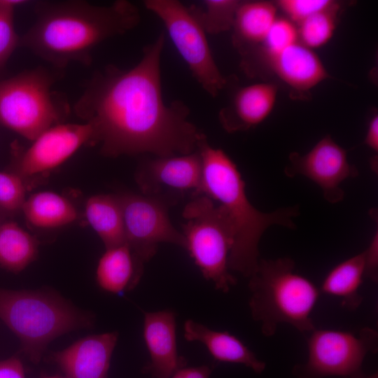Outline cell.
<instances>
[{
  "mask_svg": "<svg viewBox=\"0 0 378 378\" xmlns=\"http://www.w3.org/2000/svg\"><path fill=\"white\" fill-rule=\"evenodd\" d=\"M160 33L144 47L132 68L109 64L95 71L74 105L75 114L91 125L93 144L108 157L150 153L156 157L186 155L197 149L202 134L189 120V108L163 97Z\"/></svg>",
  "mask_w": 378,
  "mask_h": 378,
  "instance_id": "6da1fadb",
  "label": "cell"
},
{
  "mask_svg": "<svg viewBox=\"0 0 378 378\" xmlns=\"http://www.w3.org/2000/svg\"><path fill=\"white\" fill-rule=\"evenodd\" d=\"M35 20L20 36L23 47L62 70L71 62L90 65L104 41L126 34L141 20L139 8L126 0L98 6L85 1H38Z\"/></svg>",
  "mask_w": 378,
  "mask_h": 378,
  "instance_id": "7a4b0ae2",
  "label": "cell"
},
{
  "mask_svg": "<svg viewBox=\"0 0 378 378\" xmlns=\"http://www.w3.org/2000/svg\"><path fill=\"white\" fill-rule=\"evenodd\" d=\"M197 150L202 164V194L218 202L232 230L229 269L250 277L258 265V244L265 231L274 225L295 228L293 219L300 214L299 206L259 211L248 199L235 163L223 150L211 146L204 133Z\"/></svg>",
  "mask_w": 378,
  "mask_h": 378,
  "instance_id": "3957f363",
  "label": "cell"
},
{
  "mask_svg": "<svg viewBox=\"0 0 378 378\" xmlns=\"http://www.w3.org/2000/svg\"><path fill=\"white\" fill-rule=\"evenodd\" d=\"M295 266L288 257L260 259L249 277L251 316L260 323L265 336L274 335L284 323L303 332L315 329L310 314L321 292L310 280L295 273Z\"/></svg>",
  "mask_w": 378,
  "mask_h": 378,
  "instance_id": "277c9868",
  "label": "cell"
},
{
  "mask_svg": "<svg viewBox=\"0 0 378 378\" xmlns=\"http://www.w3.org/2000/svg\"><path fill=\"white\" fill-rule=\"evenodd\" d=\"M0 319L18 337L22 351L35 363L52 340L92 324L91 315L55 293L1 288Z\"/></svg>",
  "mask_w": 378,
  "mask_h": 378,
  "instance_id": "5b68a950",
  "label": "cell"
},
{
  "mask_svg": "<svg viewBox=\"0 0 378 378\" xmlns=\"http://www.w3.org/2000/svg\"><path fill=\"white\" fill-rule=\"evenodd\" d=\"M59 71L38 67L1 79L0 125L32 141L62 123L69 106L52 90Z\"/></svg>",
  "mask_w": 378,
  "mask_h": 378,
  "instance_id": "8992f818",
  "label": "cell"
},
{
  "mask_svg": "<svg viewBox=\"0 0 378 378\" xmlns=\"http://www.w3.org/2000/svg\"><path fill=\"white\" fill-rule=\"evenodd\" d=\"M183 232L186 246L203 276L224 293L237 283L230 273L229 255L232 246L230 224L220 208L208 196L192 197L183 211Z\"/></svg>",
  "mask_w": 378,
  "mask_h": 378,
  "instance_id": "52a82bcc",
  "label": "cell"
},
{
  "mask_svg": "<svg viewBox=\"0 0 378 378\" xmlns=\"http://www.w3.org/2000/svg\"><path fill=\"white\" fill-rule=\"evenodd\" d=\"M147 10L164 24L176 49L201 87L213 97L227 85L219 69L206 33L190 8L177 0H146Z\"/></svg>",
  "mask_w": 378,
  "mask_h": 378,
  "instance_id": "ba28073f",
  "label": "cell"
},
{
  "mask_svg": "<svg viewBox=\"0 0 378 378\" xmlns=\"http://www.w3.org/2000/svg\"><path fill=\"white\" fill-rule=\"evenodd\" d=\"M377 349V332L369 327L358 333L315 328L307 339V361L296 365L293 373L298 378H361L365 356Z\"/></svg>",
  "mask_w": 378,
  "mask_h": 378,
  "instance_id": "9c48e42d",
  "label": "cell"
},
{
  "mask_svg": "<svg viewBox=\"0 0 378 378\" xmlns=\"http://www.w3.org/2000/svg\"><path fill=\"white\" fill-rule=\"evenodd\" d=\"M118 197L126 244L140 262L150 260L160 243H170L186 249L183 234L169 219V209L174 203L162 197L143 194L126 193Z\"/></svg>",
  "mask_w": 378,
  "mask_h": 378,
  "instance_id": "30bf717a",
  "label": "cell"
},
{
  "mask_svg": "<svg viewBox=\"0 0 378 378\" xmlns=\"http://www.w3.org/2000/svg\"><path fill=\"white\" fill-rule=\"evenodd\" d=\"M136 182L143 193L164 198L174 204L186 195L202 194V164L193 153L147 160L139 166Z\"/></svg>",
  "mask_w": 378,
  "mask_h": 378,
  "instance_id": "8fae6325",
  "label": "cell"
},
{
  "mask_svg": "<svg viewBox=\"0 0 378 378\" xmlns=\"http://www.w3.org/2000/svg\"><path fill=\"white\" fill-rule=\"evenodd\" d=\"M284 172L288 177L302 175L309 178L321 188L325 200L332 204L344 199L341 183L358 175V169L348 160L346 150L329 135L305 154L291 153Z\"/></svg>",
  "mask_w": 378,
  "mask_h": 378,
  "instance_id": "7c38bea8",
  "label": "cell"
},
{
  "mask_svg": "<svg viewBox=\"0 0 378 378\" xmlns=\"http://www.w3.org/2000/svg\"><path fill=\"white\" fill-rule=\"evenodd\" d=\"M87 144H93V130L90 124L55 125L33 140L29 147L17 153L14 172L24 178L50 171Z\"/></svg>",
  "mask_w": 378,
  "mask_h": 378,
  "instance_id": "4fadbf2b",
  "label": "cell"
},
{
  "mask_svg": "<svg viewBox=\"0 0 378 378\" xmlns=\"http://www.w3.org/2000/svg\"><path fill=\"white\" fill-rule=\"evenodd\" d=\"M118 334L116 331L84 337L52 354L65 378H107Z\"/></svg>",
  "mask_w": 378,
  "mask_h": 378,
  "instance_id": "5bb4252c",
  "label": "cell"
},
{
  "mask_svg": "<svg viewBox=\"0 0 378 378\" xmlns=\"http://www.w3.org/2000/svg\"><path fill=\"white\" fill-rule=\"evenodd\" d=\"M143 335L150 355L146 372L154 378H170L186 366L185 358L178 354L176 316L172 310L146 312Z\"/></svg>",
  "mask_w": 378,
  "mask_h": 378,
  "instance_id": "9a60e30c",
  "label": "cell"
},
{
  "mask_svg": "<svg viewBox=\"0 0 378 378\" xmlns=\"http://www.w3.org/2000/svg\"><path fill=\"white\" fill-rule=\"evenodd\" d=\"M278 94L276 85L256 83L240 88L218 118L228 132L245 131L264 122L272 113Z\"/></svg>",
  "mask_w": 378,
  "mask_h": 378,
  "instance_id": "2e32d148",
  "label": "cell"
},
{
  "mask_svg": "<svg viewBox=\"0 0 378 378\" xmlns=\"http://www.w3.org/2000/svg\"><path fill=\"white\" fill-rule=\"evenodd\" d=\"M260 57L279 80L298 92H308L329 77L314 50L299 41L279 52Z\"/></svg>",
  "mask_w": 378,
  "mask_h": 378,
  "instance_id": "e0dca14e",
  "label": "cell"
},
{
  "mask_svg": "<svg viewBox=\"0 0 378 378\" xmlns=\"http://www.w3.org/2000/svg\"><path fill=\"white\" fill-rule=\"evenodd\" d=\"M184 337L188 342L203 344L212 357L221 362L242 364L256 373L265 369L260 360L240 340L227 331H217L188 319L183 326Z\"/></svg>",
  "mask_w": 378,
  "mask_h": 378,
  "instance_id": "ac0fdd59",
  "label": "cell"
},
{
  "mask_svg": "<svg viewBox=\"0 0 378 378\" xmlns=\"http://www.w3.org/2000/svg\"><path fill=\"white\" fill-rule=\"evenodd\" d=\"M275 3L267 1L240 2L232 27V43L242 56L258 48L277 18Z\"/></svg>",
  "mask_w": 378,
  "mask_h": 378,
  "instance_id": "d6986e66",
  "label": "cell"
},
{
  "mask_svg": "<svg viewBox=\"0 0 378 378\" xmlns=\"http://www.w3.org/2000/svg\"><path fill=\"white\" fill-rule=\"evenodd\" d=\"M143 266L127 244L108 248L98 262L96 281L102 290L121 293L137 285Z\"/></svg>",
  "mask_w": 378,
  "mask_h": 378,
  "instance_id": "ffe728a7",
  "label": "cell"
},
{
  "mask_svg": "<svg viewBox=\"0 0 378 378\" xmlns=\"http://www.w3.org/2000/svg\"><path fill=\"white\" fill-rule=\"evenodd\" d=\"M86 219L105 248L126 244L123 214L118 195H95L85 206Z\"/></svg>",
  "mask_w": 378,
  "mask_h": 378,
  "instance_id": "44dd1931",
  "label": "cell"
},
{
  "mask_svg": "<svg viewBox=\"0 0 378 378\" xmlns=\"http://www.w3.org/2000/svg\"><path fill=\"white\" fill-rule=\"evenodd\" d=\"M365 276V252L352 256L333 267L323 281L320 292L342 299V305L356 309L363 298L359 288Z\"/></svg>",
  "mask_w": 378,
  "mask_h": 378,
  "instance_id": "7402d4cb",
  "label": "cell"
},
{
  "mask_svg": "<svg viewBox=\"0 0 378 378\" xmlns=\"http://www.w3.org/2000/svg\"><path fill=\"white\" fill-rule=\"evenodd\" d=\"M22 211L27 221L39 228H55L78 217L74 205L65 197L51 191L36 192L26 199Z\"/></svg>",
  "mask_w": 378,
  "mask_h": 378,
  "instance_id": "603a6c76",
  "label": "cell"
},
{
  "mask_svg": "<svg viewBox=\"0 0 378 378\" xmlns=\"http://www.w3.org/2000/svg\"><path fill=\"white\" fill-rule=\"evenodd\" d=\"M38 243L31 234L14 222L0 226V266L18 273L36 258Z\"/></svg>",
  "mask_w": 378,
  "mask_h": 378,
  "instance_id": "cb8c5ba5",
  "label": "cell"
},
{
  "mask_svg": "<svg viewBox=\"0 0 378 378\" xmlns=\"http://www.w3.org/2000/svg\"><path fill=\"white\" fill-rule=\"evenodd\" d=\"M340 4L335 2L297 24L299 42L314 50L328 43L336 30Z\"/></svg>",
  "mask_w": 378,
  "mask_h": 378,
  "instance_id": "d4e9b609",
  "label": "cell"
},
{
  "mask_svg": "<svg viewBox=\"0 0 378 378\" xmlns=\"http://www.w3.org/2000/svg\"><path fill=\"white\" fill-rule=\"evenodd\" d=\"M241 1L204 0L190 7L206 34L232 30Z\"/></svg>",
  "mask_w": 378,
  "mask_h": 378,
  "instance_id": "484cf974",
  "label": "cell"
},
{
  "mask_svg": "<svg viewBox=\"0 0 378 378\" xmlns=\"http://www.w3.org/2000/svg\"><path fill=\"white\" fill-rule=\"evenodd\" d=\"M22 0H0V71L7 64L15 50L20 47V36L14 21L16 8L27 4Z\"/></svg>",
  "mask_w": 378,
  "mask_h": 378,
  "instance_id": "4316f807",
  "label": "cell"
},
{
  "mask_svg": "<svg viewBox=\"0 0 378 378\" xmlns=\"http://www.w3.org/2000/svg\"><path fill=\"white\" fill-rule=\"evenodd\" d=\"M298 41L297 25L286 17H277L263 42L259 46L260 47V50L242 57V59L258 52H260V57L274 55Z\"/></svg>",
  "mask_w": 378,
  "mask_h": 378,
  "instance_id": "83f0119b",
  "label": "cell"
},
{
  "mask_svg": "<svg viewBox=\"0 0 378 378\" xmlns=\"http://www.w3.org/2000/svg\"><path fill=\"white\" fill-rule=\"evenodd\" d=\"M24 178L17 173L0 172V210L14 214L22 211L26 200Z\"/></svg>",
  "mask_w": 378,
  "mask_h": 378,
  "instance_id": "f1b7e54d",
  "label": "cell"
},
{
  "mask_svg": "<svg viewBox=\"0 0 378 378\" xmlns=\"http://www.w3.org/2000/svg\"><path fill=\"white\" fill-rule=\"evenodd\" d=\"M335 2L332 0H278L275 4L286 18L297 25Z\"/></svg>",
  "mask_w": 378,
  "mask_h": 378,
  "instance_id": "f546056e",
  "label": "cell"
},
{
  "mask_svg": "<svg viewBox=\"0 0 378 378\" xmlns=\"http://www.w3.org/2000/svg\"><path fill=\"white\" fill-rule=\"evenodd\" d=\"M365 252V276L374 282L378 279V231L377 229Z\"/></svg>",
  "mask_w": 378,
  "mask_h": 378,
  "instance_id": "4dcf8cb0",
  "label": "cell"
},
{
  "mask_svg": "<svg viewBox=\"0 0 378 378\" xmlns=\"http://www.w3.org/2000/svg\"><path fill=\"white\" fill-rule=\"evenodd\" d=\"M0 378H25L22 361L16 357L1 360Z\"/></svg>",
  "mask_w": 378,
  "mask_h": 378,
  "instance_id": "1f68e13d",
  "label": "cell"
},
{
  "mask_svg": "<svg viewBox=\"0 0 378 378\" xmlns=\"http://www.w3.org/2000/svg\"><path fill=\"white\" fill-rule=\"evenodd\" d=\"M212 368L208 365L183 367L175 372L170 378H209Z\"/></svg>",
  "mask_w": 378,
  "mask_h": 378,
  "instance_id": "d6a6232c",
  "label": "cell"
},
{
  "mask_svg": "<svg viewBox=\"0 0 378 378\" xmlns=\"http://www.w3.org/2000/svg\"><path fill=\"white\" fill-rule=\"evenodd\" d=\"M364 143L374 152L378 151V115L374 114L369 120Z\"/></svg>",
  "mask_w": 378,
  "mask_h": 378,
  "instance_id": "836d02e7",
  "label": "cell"
},
{
  "mask_svg": "<svg viewBox=\"0 0 378 378\" xmlns=\"http://www.w3.org/2000/svg\"><path fill=\"white\" fill-rule=\"evenodd\" d=\"M361 378H378V374L377 372H374L370 375H368V376H363Z\"/></svg>",
  "mask_w": 378,
  "mask_h": 378,
  "instance_id": "e575fe53",
  "label": "cell"
},
{
  "mask_svg": "<svg viewBox=\"0 0 378 378\" xmlns=\"http://www.w3.org/2000/svg\"><path fill=\"white\" fill-rule=\"evenodd\" d=\"M45 378H65V377H57V376H52V377H47Z\"/></svg>",
  "mask_w": 378,
  "mask_h": 378,
  "instance_id": "d590c367",
  "label": "cell"
}]
</instances>
